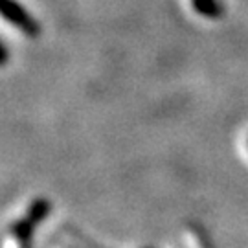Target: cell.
Instances as JSON below:
<instances>
[{
  "instance_id": "cell-2",
  "label": "cell",
  "mask_w": 248,
  "mask_h": 248,
  "mask_svg": "<svg viewBox=\"0 0 248 248\" xmlns=\"http://www.w3.org/2000/svg\"><path fill=\"white\" fill-rule=\"evenodd\" d=\"M193 8L197 13H201L204 17H219L221 13L217 0H193Z\"/></svg>"
},
{
  "instance_id": "cell-1",
  "label": "cell",
  "mask_w": 248,
  "mask_h": 248,
  "mask_svg": "<svg viewBox=\"0 0 248 248\" xmlns=\"http://www.w3.org/2000/svg\"><path fill=\"white\" fill-rule=\"evenodd\" d=\"M0 6H2V15L8 18L11 24H15L24 35H39V24L35 22V18L31 17L17 0H0Z\"/></svg>"
}]
</instances>
